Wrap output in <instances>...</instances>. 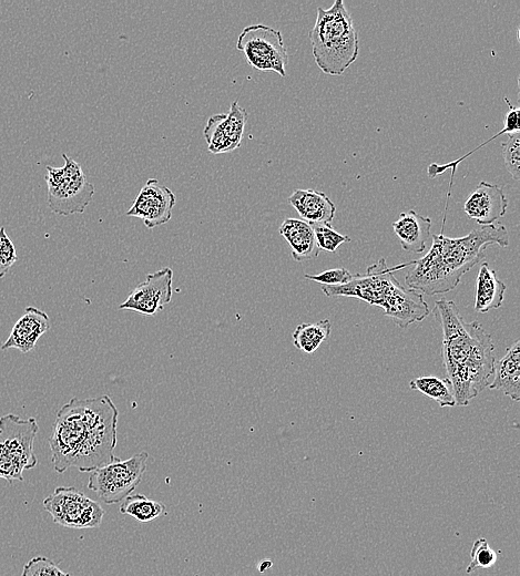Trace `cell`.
Masks as SVG:
<instances>
[{"label": "cell", "mask_w": 520, "mask_h": 576, "mask_svg": "<svg viewBox=\"0 0 520 576\" xmlns=\"http://www.w3.org/2000/svg\"><path fill=\"white\" fill-rule=\"evenodd\" d=\"M236 49L252 68L286 76L288 53L279 30L262 23L247 25L237 38Z\"/></svg>", "instance_id": "obj_9"}, {"label": "cell", "mask_w": 520, "mask_h": 576, "mask_svg": "<svg viewBox=\"0 0 520 576\" xmlns=\"http://www.w3.org/2000/svg\"><path fill=\"white\" fill-rule=\"evenodd\" d=\"M309 40L314 60L326 74L341 75L356 61L358 33L343 0H336L328 9L317 8Z\"/></svg>", "instance_id": "obj_5"}, {"label": "cell", "mask_w": 520, "mask_h": 576, "mask_svg": "<svg viewBox=\"0 0 520 576\" xmlns=\"http://www.w3.org/2000/svg\"><path fill=\"white\" fill-rule=\"evenodd\" d=\"M16 247L7 235L4 227H0V278L4 277L17 261Z\"/></svg>", "instance_id": "obj_30"}, {"label": "cell", "mask_w": 520, "mask_h": 576, "mask_svg": "<svg viewBox=\"0 0 520 576\" xmlns=\"http://www.w3.org/2000/svg\"><path fill=\"white\" fill-rule=\"evenodd\" d=\"M42 503L53 522L64 527L95 528L104 516L98 502L73 486L55 487Z\"/></svg>", "instance_id": "obj_10"}, {"label": "cell", "mask_w": 520, "mask_h": 576, "mask_svg": "<svg viewBox=\"0 0 520 576\" xmlns=\"http://www.w3.org/2000/svg\"><path fill=\"white\" fill-rule=\"evenodd\" d=\"M175 202V195L167 186L155 178H149L126 215L140 218L151 229L171 219Z\"/></svg>", "instance_id": "obj_13"}, {"label": "cell", "mask_w": 520, "mask_h": 576, "mask_svg": "<svg viewBox=\"0 0 520 576\" xmlns=\"http://www.w3.org/2000/svg\"><path fill=\"white\" fill-rule=\"evenodd\" d=\"M172 280L173 270L170 267L147 274L119 308L146 316L160 312L172 299Z\"/></svg>", "instance_id": "obj_12"}, {"label": "cell", "mask_w": 520, "mask_h": 576, "mask_svg": "<svg viewBox=\"0 0 520 576\" xmlns=\"http://www.w3.org/2000/svg\"><path fill=\"white\" fill-rule=\"evenodd\" d=\"M431 237L430 249L414 261L405 277L407 288L428 296L453 290L461 277L485 259L487 247L509 245L508 230L501 224L479 226L457 238L446 237L443 233Z\"/></svg>", "instance_id": "obj_3"}, {"label": "cell", "mask_w": 520, "mask_h": 576, "mask_svg": "<svg viewBox=\"0 0 520 576\" xmlns=\"http://www.w3.org/2000/svg\"><path fill=\"white\" fill-rule=\"evenodd\" d=\"M504 101L507 102V104L509 106V110H508V112L506 113V116H504V125L498 133H496L489 140H487L485 143L478 145L476 148H473L472 151L466 153L463 156H461L460 158H458L456 161H452V162H449V163H446V164H442V165H439L437 163H432V164H430L428 166L427 173H428V176L430 178H435L438 175L445 173L447 169L451 168V175H450L451 181H450V188H449V192H448V198L450 196L452 179H453V175H455V172H456V168H457L458 164H460L466 157L470 156L473 152H476L480 147L487 145L489 142H491L492 140L497 138L498 136H500V135H502L504 133L511 134V133H514V132H519V126H520L519 125V107L516 106V105H512L507 97H504Z\"/></svg>", "instance_id": "obj_21"}, {"label": "cell", "mask_w": 520, "mask_h": 576, "mask_svg": "<svg viewBox=\"0 0 520 576\" xmlns=\"http://www.w3.org/2000/svg\"><path fill=\"white\" fill-rule=\"evenodd\" d=\"M38 431L34 418L21 419L12 413L0 416V479L23 481V471L38 464L33 449Z\"/></svg>", "instance_id": "obj_6"}, {"label": "cell", "mask_w": 520, "mask_h": 576, "mask_svg": "<svg viewBox=\"0 0 520 576\" xmlns=\"http://www.w3.org/2000/svg\"><path fill=\"white\" fill-rule=\"evenodd\" d=\"M313 228L320 250L334 253L341 244L351 240L349 236L339 234L330 225H317Z\"/></svg>", "instance_id": "obj_27"}, {"label": "cell", "mask_w": 520, "mask_h": 576, "mask_svg": "<svg viewBox=\"0 0 520 576\" xmlns=\"http://www.w3.org/2000/svg\"><path fill=\"white\" fill-rule=\"evenodd\" d=\"M120 512L141 523L151 522L165 514V505L143 494H130L120 502Z\"/></svg>", "instance_id": "obj_24"}, {"label": "cell", "mask_w": 520, "mask_h": 576, "mask_svg": "<svg viewBox=\"0 0 520 576\" xmlns=\"http://www.w3.org/2000/svg\"><path fill=\"white\" fill-rule=\"evenodd\" d=\"M411 390H417L436 401L440 408L456 407V400L450 381L434 376L418 377L409 382Z\"/></svg>", "instance_id": "obj_23"}, {"label": "cell", "mask_w": 520, "mask_h": 576, "mask_svg": "<svg viewBox=\"0 0 520 576\" xmlns=\"http://www.w3.org/2000/svg\"><path fill=\"white\" fill-rule=\"evenodd\" d=\"M414 261L390 267L380 258L368 266L364 275L354 274L345 285L322 286V291L328 297H351L378 306L399 328H407L424 320L430 311L422 294L405 288L394 276Z\"/></svg>", "instance_id": "obj_4"}, {"label": "cell", "mask_w": 520, "mask_h": 576, "mask_svg": "<svg viewBox=\"0 0 520 576\" xmlns=\"http://www.w3.org/2000/svg\"><path fill=\"white\" fill-rule=\"evenodd\" d=\"M470 556L471 560L467 567V574H471L479 568H489L497 559L496 553L489 547L487 539L482 537L473 542Z\"/></svg>", "instance_id": "obj_26"}, {"label": "cell", "mask_w": 520, "mask_h": 576, "mask_svg": "<svg viewBox=\"0 0 520 576\" xmlns=\"http://www.w3.org/2000/svg\"><path fill=\"white\" fill-rule=\"evenodd\" d=\"M50 328L49 316L35 308L27 307L23 315L13 325L8 339L1 346L2 350L18 349L22 353L31 351L40 337Z\"/></svg>", "instance_id": "obj_15"}, {"label": "cell", "mask_w": 520, "mask_h": 576, "mask_svg": "<svg viewBox=\"0 0 520 576\" xmlns=\"http://www.w3.org/2000/svg\"><path fill=\"white\" fill-rule=\"evenodd\" d=\"M432 313L442 331V361L456 405H468L490 383L493 340L480 322L466 321L452 300H436Z\"/></svg>", "instance_id": "obj_2"}, {"label": "cell", "mask_w": 520, "mask_h": 576, "mask_svg": "<svg viewBox=\"0 0 520 576\" xmlns=\"http://www.w3.org/2000/svg\"><path fill=\"white\" fill-rule=\"evenodd\" d=\"M506 285L498 278L488 263H481L475 292V310L480 313L500 308L504 298Z\"/></svg>", "instance_id": "obj_20"}, {"label": "cell", "mask_w": 520, "mask_h": 576, "mask_svg": "<svg viewBox=\"0 0 520 576\" xmlns=\"http://www.w3.org/2000/svg\"><path fill=\"white\" fill-rule=\"evenodd\" d=\"M149 454L140 452L128 460L119 457L91 472L88 487L106 504H116L132 494L142 481Z\"/></svg>", "instance_id": "obj_8"}, {"label": "cell", "mask_w": 520, "mask_h": 576, "mask_svg": "<svg viewBox=\"0 0 520 576\" xmlns=\"http://www.w3.org/2000/svg\"><path fill=\"white\" fill-rule=\"evenodd\" d=\"M507 208L508 198L503 189L488 182H480L463 204L466 215L480 226L494 224L504 216Z\"/></svg>", "instance_id": "obj_14"}, {"label": "cell", "mask_w": 520, "mask_h": 576, "mask_svg": "<svg viewBox=\"0 0 520 576\" xmlns=\"http://www.w3.org/2000/svg\"><path fill=\"white\" fill-rule=\"evenodd\" d=\"M302 220L312 226L330 225L335 217L336 206L323 192L307 188L295 189L288 197Z\"/></svg>", "instance_id": "obj_16"}, {"label": "cell", "mask_w": 520, "mask_h": 576, "mask_svg": "<svg viewBox=\"0 0 520 576\" xmlns=\"http://www.w3.org/2000/svg\"><path fill=\"white\" fill-rule=\"evenodd\" d=\"M247 119V111L237 101L231 103L227 113L212 115L203 130L208 151L222 154L239 147Z\"/></svg>", "instance_id": "obj_11"}, {"label": "cell", "mask_w": 520, "mask_h": 576, "mask_svg": "<svg viewBox=\"0 0 520 576\" xmlns=\"http://www.w3.org/2000/svg\"><path fill=\"white\" fill-rule=\"evenodd\" d=\"M278 232L288 243L295 261L310 260L319 255L314 228L308 223L298 218H285Z\"/></svg>", "instance_id": "obj_19"}, {"label": "cell", "mask_w": 520, "mask_h": 576, "mask_svg": "<svg viewBox=\"0 0 520 576\" xmlns=\"http://www.w3.org/2000/svg\"><path fill=\"white\" fill-rule=\"evenodd\" d=\"M392 228L404 250L420 254L430 237L431 219L415 210L401 212Z\"/></svg>", "instance_id": "obj_17"}, {"label": "cell", "mask_w": 520, "mask_h": 576, "mask_svg": "<svg viewBox=\"0 0 520 576\" xmlns=\"http://www.w3.org/2000/svg\"><path fill=\"white\" fill-rule=\"evenodd\" d=\"M304 277L308 280L318 282L322 286H340L348 282L351 279L353 274H350L346 268H333L317 275L306 274Z\"/></svg>", "instance_id": "obj_29"}, {"label": "cell", "mask_w": 520, "mask_h": 576, "mask_svg": "<svg viewBox=\"0 0 520 576\" xmlns=\"http://www.w3.org/2000/svg\"><path fill=\"white\" fill-rule=\"evenodd\" d=\"M493 379L488 388L499 390L513 401L520 400V341L516 340L504 356L494 362Z\"/></svg>", "instance_id": "obj_18"}, {"label": "cell", "mask_w": 520, "mask_h": 576, "mask_svg": "<svg viewBox=\"0 0 520 576\" xmlns=\"http://www.w3.org/2000/svg\"><path fill=\"white\" fill-rule=\"evenodd\" d=\"M62 167L47 166L49 208L59 215L83 213L94 195V185L89 182L82 167L62 153Z\"/></svg>", "instance_id": "obj_7"}, {"label": "cell", "mask_w": 520, "mask_h": 576, "mask_svg": "<svg viewBox=\"0 0 520 576\" xmlns=\"http://www.w3.org/2000/svg\"><path fill=\"white\" fill-rule=\"evenodd\" d=\"M119 410L109 395L73 398L57 412L49 439L55 472H92L118 457Z\"/></svg>", "instance_id": "obj_1"}, {"label": "cell", "mask_w": 520, "mask_h": 576, "mask_svg": "<svg viewBox=\"0 0 520 576\" xmlns=\"http://www.w3.org/2000/svg\"><path fill=\"white\" fill-rule=\"evenodd\" d=\"M21 576H70L50 558L35 556L24 564Z\"/></svg>", "instance_id": "obj_28"}, {"label": "cell", "mask_w": 520, "mask_h": 576, "mask_svg": "<svg viewBox=\"0 0 520 576\" xmlns=\"http://www.w3.org/2000/svg\"><path fill=\"white\" fill-rule=\"evenodd\" d=\"M503 162L514 181L520 178V133L508 134V140L501 144Z\"/></svg>", "instance_id": "obj_25"}, {"label": "cell", "mask_w": 520, "mask_h": 576, "mask_svg": "<svg viewBox=\"0 0 520 576\" xmlns=\"http://www.w3.org/2000/svg\"><path fill=\"white\" fill-rule=\"evenodd\" d=\"M330 330L332 323L328 319L300 323L293 332V343L297 349L310 354L329 337Z\"/></svg>", "instance_id": "obj_22"}]
</instances>
